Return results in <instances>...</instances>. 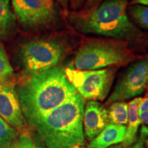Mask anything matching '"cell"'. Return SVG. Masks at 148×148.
<instances>
[{
	"label": "cell",
	"mask_w": 148,
	"mask_h": 148,
	"mask_svg": "<svg viewBox=\"0 0 148 148\" xmlns=\"http://www.w3.org/2000/svg\"><path fill=\"white\" fill-rule=\"evenodd\" d=\"M12 5L20 24L27 29L47 25L56 16L53 0H12Z\"/></svg>",
	"instance_id": "obj_7"
},
{
	"label": "cell",
	"mask_w": 148,
	"mask_h": 148,
	"mask_svg": "<svg viewBox=\"0 0 148 148\" xmlns=\"http://www.w3.org/2000/svg\"><path fill=\"white\" fill-rule=\"evenodd\" d=\"M108 123V110L97 101H88L83 116L84 132L88 139L91 140L95 138Z\"/></svg>",
	"instance_id": "obj_10"
},
{
	"label": "cell",
	"mask_w": 148,
	"mask_h": 148,
	"mask_svg": "<svg viewBox=\"0 0 148 148\" xmlns=\"http://www.w3.org/2000/svg\"><path fill=\"white\" fill-rule=\"evenodd\" d=\"M139 117L140 120V123L148 125V111L147 112H142V113H139Z\"/></svg>",
	"instance_id": "obj_21"
},
{
	"label": "cell",
	"mask_w": 148,
	"mask_h": 148,
	"mask_svg": "<svg viewBox=\"0 0 148 148\" xmlns=\"http://www.w3.org/2000/svg\"><path fill=\"white\" fill-rule=\"evenodd\" d=\"M0 148H41L34 143L27 133L18 132L17 136L9 143L0 145Z\"/></svg>",
	"instance_id": "obj_17"
},
{
	"label": "cell",
	"mask_w": 148,
	"mask_h": 148,
	"mask_svg": "<svg viewBox=\"0 0 148 148\" xmlns=\"http://www.w3.org/2000/svg\"><path fill=\"white\" fill-rule=\"evenodd\" d=\"M148 59L138 60L127 68L119 79L108 103L123 101L140 95L148 82Z\"/></svg>",
	"instance_id": "obj_8"
},
{
	"label": "cell",
	"mask_w": 148,
	"mask_h": 148,
	"mask_svg": "<svg viewBox=\"0 0 148 148\" xmlns=\"http://www.w3.org/2000/svg\"><path fill=\"white\" fill-rule=\"evenodd\" d=\"M0 116L20 133H27V122L21 110L13 81L0 85Z\"/></svg>",
	"instance_id": "obj_9"
},
{
	"label": "cell",
	"mask_w": 148,
	"mask_h": 148,
	"mask_svg": "<svg viewBox=\"0 0 148 148\" xmlns=\"http://www.w3.org/2000/svg\"><path fill=\"white\" fill-rule=\"evenodd\" d=\"M64 73L77 92L84 99L103 100L110 90L113 70L103 69L81 71L67 67Z\"/></svg>",
	"instance_id": "obj_6"
},
{
	"label": "cell",
	"mask_w": 148,
	"mask_h": 148,
	"mask_svg": "<svg viewBox=\"0 0 148 148\" xmlns=\"http://www.w3.org/2000/svg\"><path fill=\"white\" fill-rule=\"evenodd\" d=\"M131 3H134V4L148 5V0H132Z\"/></svg>",
	"instance_id": "obj_22"
},
{
	"label": "cell",
	"mask_w": 148,
	"mask_h": 148,
	"mask_svg": "<svg viewBox=\"0 0 148 148\" xmlns=\"http://www.w3.org/2000/svg\"><path fill=\"white\" fill-rule=\"evenodd\" d=\"M108 121L119 125H126L128 118V105L124 101L114 102L108 110Z\"/></svg>",
	"instance_id": "obj_14"
},
{
	"label": "cell",
	"mask_w": 148,
	"mask_h": 148,
	"mask_svg": "<svg viewBox=\"0 0 148 148\" xmlns=\"http://www.w3.org/2000/svg\"><path fill=\"white\" fill-rule=\"evenodd\" d=\"M65 53L60 42L50 39H36L23 44L19 58L26 75L45 71L56 66Z\"/></svg>",
	"instance_id": "obj_5"
},
{
	"label": "cell",
	"mask_w": 148,
	"mask_h": 148,
	"mask_svg": "<svg viewBox=\"0 0 148 148\" xmlns=\"http://www.w3.org/2000/svg\"><path fill=\"white\" fill-rule=\"evenodd\" d=\"M128 10L133 19L140 27L148 29V6L135 4L130 6Z\"/></svg>",
	"instance_id": "obj_16"
},
{
	"label": "cell",
	"mask_w": 148,
	"mask_h": 148,
	"mask_svg": "<svg viewBox=\"0 0 148 148\" xmlns=\"http://www.w3.org/2000/svg\"><path fill=\"white\" fill-rule=\"evenodd\" d=\"M126 133V126L123 125L108 123L99 134L90 140V148H108L123 141Z\"/></svg>",
	"instance_id": "obj_11"
},
{
	"label": "cell",
	"mask_w": 148,
	"mask_h": 148,
	"mask_svg": "<svg viewBox=\"0 0 148 148\" xmlns=\"http://www.w3.org/2000/svg\"><path fill=\"white\" fill-rule=\"evenodd\" d=\"M148 136V128L146 127H143L141 129V132H140L139 139L137 140L136 144L133 145V147L130 148H145L144 147V143H145V140L146 137ZM112 148H126L122 146H117V147H113Z\"/></svg>",
	"instance_id": "obj_19"
},
{
	"label": "cell",
	"mask_w": 148,
	"mask_h": 148,
	"mask_svg": "<svg viewBox=\"0 0 148 148\" xmlns=\"http://www.w3.org/2000/svg\"><path fill=\"white\" fill-rule=\"evenodd\" d=\"M18 132L0 116V145H4L13 140Z\"/></svg>",
	"instance_id": "obj_18"
},
{
	"label": "cell",
	"mask_w": 148,
	"mask_h": 148,
	"mask_svg": "<svg viewBox=\"0 0 148 148\" xmlns=\"http://www.w3.org/2000/svg\"><path fill=\"white\" fill-rule=\"evenodd\" d=\"M16 21L10 0H0V39L8 40L13 36L16 29Z\"/></svg>",
	"instance_id": "obj_12"
},
{
	"label": "cell",
	"mask_w": 148,
	"mask_h": 148,
	"mask_svg": "<svg viewBox=\"0 0 148 148\" xmlns=\"http://www.w3.org/2000/svg\"><path fill=\"white\" fill-rule=\"evenodd\" d=\"M85 99L78 92L36 122L33 129L47 148L83 145Z\"/></svg>",
	"instance_id": "obj_2"
},
{
	"label": "cell",
	"mask_w": 148,
	"mask_h": 148,
	"mask_svg": "<svg viewBox=\"0 0 148 148\" xmlns=\"http://www.w3.org/2000/svg\"><path fill=\"white\" fill-rule=\"evenodd\" d=\"M128 0H103L85 12L71 15V23L79 32L119 40L132 39L137 34L127 14Z\"/></svg>",
	"instance_id": "obj_3"
},
{
	"label": "cell",
	"mask_w": 148,
	"mask_h": 148,
	"mask_svg": "<svg viewBox=\"0 0 148 148\" xmlns=\"http://www.w3.org/2000/svg\"><path fill=\"white\" fill-rule=\"evenodd\" d=\"M147 79H148V78H147Z\"/></svg>",
	"instance_id": "obj_24"
},
{
	"label": "cell",
	"mask_w": 148,
	"mask_h": 148,
	"mask_svg": "<svg viewBox=\"0 0 148 148\" xmlns=\"http://www.w3.org/2000/svg\"><path fill=\"white\" fill-rule=\"evenodd\" d=\"M72 148H85V147H80V146H79V145H74Z\"/></svg>",
	"instance_id": "obj_23"
},
{
	"label": "cell",
	"mask_w": 148,
	"mask_h": 148,
	"mask_svg": "<svg viewBox=\"0 0 148 148\" xmlns=\"http://www.w3.org/2000/svg\"><path fill=\"white\" fill-rule=\"evenodd\" d=\"M129 51L121 40H92L84 42L75 55L74 64L77 70L89 71L125 62Z\"/></svg>",
	"instance_id": "obj_4"
},
{
	"label": "cell",
	"mask_w": 148,
	"mask_h": 148,
	"mask_svg": "<svg viewBox=\"0 0 148 148\" xmlns=\"http://www.w3.org/2000/svg\"><path fill=\"white\" fill-rule=\"evenodd\" d=\"M143 100L141 97H136L128 103V118L127 127H126L123 145L129 147L136 141L138 127L140 124V120L138 112V106Z\"/></svg>",
	"instance_id": "obj_13"
},
{
	"label": "cell",
	"mask_w": 148,
	"mask_h": 148,
	"mask_svg": "<svg viewBox=\"0 0 148 148\" xmlns=\"http://www.w3.org/2000/svg\"><path fill=\"white\" fill-rule=\"evenodd\" d=\"M14 71L3 44L0 41V85L12 80Z\"/></svg>",
	"instance_id": "obj_15"
},
{
	"label": "cell",
	"mask_w": 148,
	"mask_h": 148,
	"mask_svg": "<svg viewBox=\"0 0 148 148\" xmlns=\"http://www.w3.org/2000/svg\"><path fill=\"white\" fill-rule=\"evenodd\" d=\"M148 111V97L145 99H143L138 106V112L139 113H142L144 112Z\"/></svg>",
	"instance_id": "obj_20"
},
{
	"label": "cell",
	"mask_w": 148,
	"mask_h": 148,
	"mask_svg": "<svg viewBox=\"0 0 148 148\" xmlns=\"http://www.w3.org/2000/svg\"><path fill=\"white\" fill-rule=\"evenodd\" d=\"M16 91L24 116L32 127L77 92L66 77L64 69L57 66L27 75Z\"/></svg>",
	"instance_id": "obj_1"
}]
</instances>
